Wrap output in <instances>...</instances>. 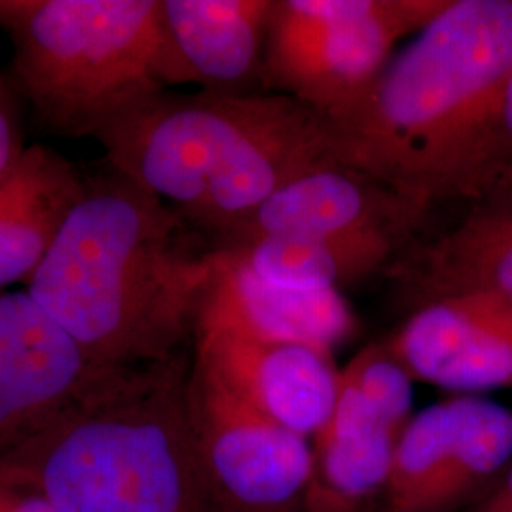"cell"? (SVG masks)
I'll use <instances>...</instances> for the list:
<instances>
[{
  "instance_id": "1",
  "label": "cell",
  "mask_w": 512,
  "mask_h": 512,
  "mask_svg": "<svg viewBox=\"0 0 512 512\" xmlns=\"http://www.w3.org/2000/svg\"><path fill=\"white\" fill-rule=\"evenodd\" d=\"M215 272L211 239L107 165L23 289L95 368L122 370L194 342Z\"/></svg>"
},
{
  "instance_id": "2",
  "label": "cell",
  "mask_w": 512,
  "mask_h": 512,
  "mask_svg": "<svg viewBox=\"0 0 512 512\" xmlns=\"http://www.w3.org/2000/svg\"><path fill=\"white\" fill-rule=\"evenodd\" d=\"M511 71L512 0H450L332 126L334 160L425 211L484 198Z\"/></svg>"
},
{
  "instance_id": "3",
  "label": "cell",
  "mask_w": 512,
  "mask_h": 512,
  "mask_svg": "<svg viewBox=\"0 0 512 512\" xmlns=\"http://www.w3.org/2000/svg\"><path fill=\"white\" fill-rule=\"evenodd\" d=\"M105 160L213 247L275 192L334 160L325 116L283 93L150 95L95 137Z\"/></svg>"
},
{
  "instance_id": "4",
  "label": "cell",
  "mask_w": 512,
  "mask_h": 512,
  "mask_svg": "<svg viewBox=\"0 0 512 512\" xmlns=\"http://www.w3.org/2000/svg\"><path fill=\"white\" fill-rule=\"evenodd\" d=\"M192 357L105 372L2 456L55 512H224L188 406Z\"/></svg>"
},
{
  "instance_id": "5",
  "label": "cell",
  "mask_w": 512,
  "mask_h": 512,
  "mask_svg": "<svg viewBox=\"0 0 512 512\" xmlns=\"http://www.w3.org/2000/svg\"><path fill=\"white\" fill-rule=\"evenodd\" d=\"M10 84L55 135L97 137L169 86L190 84L162 0H0Z\"/></svg>"
},
{
  "instance_id": "6",
  "label": "cell",
  "mask_w": 512,
  "mask_h": 512,
  "mask_svg": "<svg viewBox=\"0 0 512 512\" xmlns=\"http://www.w3.org/2000/svg\"><path fill=\"white\" fill-rule=\"evenodd\" d=\"M450 0H277L262 80L340 124L391 61Z\"/></svg>"
},
{
  "instance_id": "7",
  "label": "cell",
  "mask_w": 512,
  "mask_h": 512,
  "mask_svg": "<svg viewBox=\"0 0 512 512\" xmlns=\"http://www.w3.org/2000/svg\"><path fill=\"white\" fill-rule=\"evenodd\" d=\"M188 406L222 511L306 512L313 465L306 437L258 412L196 355Z\"/></svg>"
},
{
  "instance_id": "8",
  "label": "cell",
  "mask_w": 512,
  "mask_h": 512,
  "mask_svg": "<svg viewBox=\"0 0 512 512\" xmlns=\"http://www.w3.org/2000/svg\"><path fill=\"white\" fill-rule=\"evenodd\" d=\"M511 458V410L475 397L433 404L397 440L382 512H452Z\"/></svg>"
},
{
  "instance_id": "9",
  "label": "cell",
  "mask_w": 512,
  "mask_h": 512,
  "mask_svg": "<svg viewBox=\"0 0 512 512\" xmlns=\"http://www.w3.org/2000/svg\"><path fill=\"white\" fill-rule=\"evenodd\" d=\"M105 372L25 289L0 291V458L46 427Z\"/></svg>"
},
{
  "instance_id": "10",
  "label": "cell",
  "mask_w": 512,
  "mask_h": 512,
  "mask_svg": "<svg viewBox=\"0 0 512 512\" xmlns=\"http://www.w3.org/2000/svg\"><path fill=\"white\" fill-rule=\"evenodd\" d=\"M194 355L258 412L313 439L334 412L338 376L332 355L275 342L200 313Z\"/></svg>"
},
{
  "instance_id": "11",
  "label": "cell",
  "mask_w": 512,
  "mask_h": 512,
  "mask_svg": "<svg viewBox=\"0 0 512 512\" xmlns=\"http://www.w3.org/2000/svg\"><path fill=\"white\" fill-rule=\"evenodd\" d=\"M429 211L348 165H319L256 209L236 234L215 249H232L268 236L344 238L385 234L401 243Z\"/></svg>"
},
{
  "instance_id": "12",
  "label": "cell",
  "mask_w": 512,
  "mask_h": 512,
  "mask_svg": "<svg viewBox=\"0 0 512 512\" xmlns=\"http://www.w3.org/2000/svg\"><path fill=\"white\" fill-rule=\"evenodd\" d=\"M389 353L421 382L459 391L512 387V302L465 294L421 306Z\"/></svg>"
},
{
  "instance_id": "13",
  "label": "cell",
  "mask_w": 512,
  "mask_h": 512,
  "mask_svg": "<svg viewBox=\"0 0 512 512\" xmlns=\"http://www.w3.org/2000/svg\"><path fill=\"white\" fill-rule=\"evenodd\" d=\"M471 203L456 224L393 264L418 308L465 294L512 302V190Z\"/></svg>"
},
{
  "instance_id": "14",
  "label": "cell",
  "mask_w": 512,
  "mask_h": 512,
  "mask_svg": "<svg viewBox=\"0 0 512 512\" xmlns=\"http://www.w3.org/2000/svg\"><path fill=\"white\" fill-rule=\"evenodd\" d=\"M277 0H162L165 33L190 84L202 92L251 93Z\"/></svg>"
},
{
  "instance_id": "15",
  "label": "cell",
  "mask_w": 512,
  "mask_h": 512,
  "mask_svg": "<svg viewBox=\"0 0 512 512\" xmlns=\"http://www.w3.org/2000/svg\"><path fill=\"white\" fill-rule=\"evenodd\" d=\"M202 313L260 338L329 355L357 330L340 291H300L266 283L224 251H217V272Z\"/></svg>"
},
{
  "instance_id": "16",
  "label": "cell",
  "mask_w": 512,
  "mask_h": 512,
  "mask_svg": "<svg viewBox=\"0 0 512 512\" xmlns=\"http://www.w3.org/2000/svg\"><path fill=\"white\" fill-rule=\"evenodd\" d=\"M84 177L52 148L29 147L16 167L10 194L0 202V291L35 274L74 203Z\"/></svg>"
},
{
  "instance_id": "17",
  "label": "cell",
  "mask_w": 512,
  "mask_h": 512,
  "mask_svg": "<svg viewBox=\"0 0 512 512\" xmlns=\"http://www.w3.org/2000/svg\"><path fill=\"white\" fill-rule=\"evenodd\" d=\"M399 437L384 421L336 403L311 444L306 512H355L384 494Z\"/></svg>"
},
{
  "instance_id": "18",
  "label": "cell",
  "mask_w": 512,
  "mask_h": 512,
  "mask_svg": "<svg viewBox=\"0 0 512 512\" xmlns=\"http://www.w3.org/2000/svg\"><path fill=\"white\" fill-rule=\"evenodd\" d=\"M401 245L385 234L344 238L268 236L253 243L217 249L232 256L258 279L300 291H340L385 266Z\"/></svg>"
},
{
  "instance_id": "19",
  "label": "cell",
  "mask_w": 512,
  "mask_h": 512,
  "mask_svg": "<svg viewBox=\"0 0 512 512\" xmlns=\"http://www.w3.org/2000/svg\"><path fill=\"white\" fill-rule=\"evenodd\" d=\"M338 382L370 408H374L393 429L403 433L410 421L412 378L389 349L365 348L340 372Z\"/></svg>"
},
{
  "instance_id": "20",
  "label": "cell",
  "mask_w": 512,
  "mask_h": 512,
  "mask_svg": "<svg viewBox=\"0 0 512 512\" xmlns=\"http://www.w3.org/2000/svg\"><path fill=\"white\" fill-rule=\"evenodd\" d=\"M18 93L0 76V179L18 167L25 150L19 122Z\"/></svg>"
},
{
  "instance_id": "21",
  "label": "cell",
  "mask_w": 512,
  "mask_h": 512,
  "mask_svg": "<svg viewBox=\"0 0 512 512\" xmlns=\"http://www.w3.org/2000/svg\"><path fill=\"white\" fill-rule=\"evenodd\" d=\"M512 190V71L505 84L495 128L494 186L490 194ZM488 196V194H486Z\"/></svg>"
},
{
  "instance_id": "22",
  "label": "cell",
  "mask_w": 512,
  "mask_h": 512,
  "mask_svg": "<svg viewBox=\"0 0 512 512\" xmlns=\"http://www.w3.org/2000/svg\"><path fill=\"white\" fill-rule=\"evenodd\" d=\"M0 512H55L46 495L0 461Z\"/></svg>"
},
{
  "instance_id": "23",
  "label": "cell",
  "mask_w": 512,
  "mask_h": 512,
  "mask_svg": "<svg viewBox=\"0 0 512 512\" xmlns=\"http://www.w3.org/2000/svg\"><path fill=\"white\" fill-rule=\"evenodd\" d=\"M471 512H512V465Z\"/></svg>"
}]
</instances>
